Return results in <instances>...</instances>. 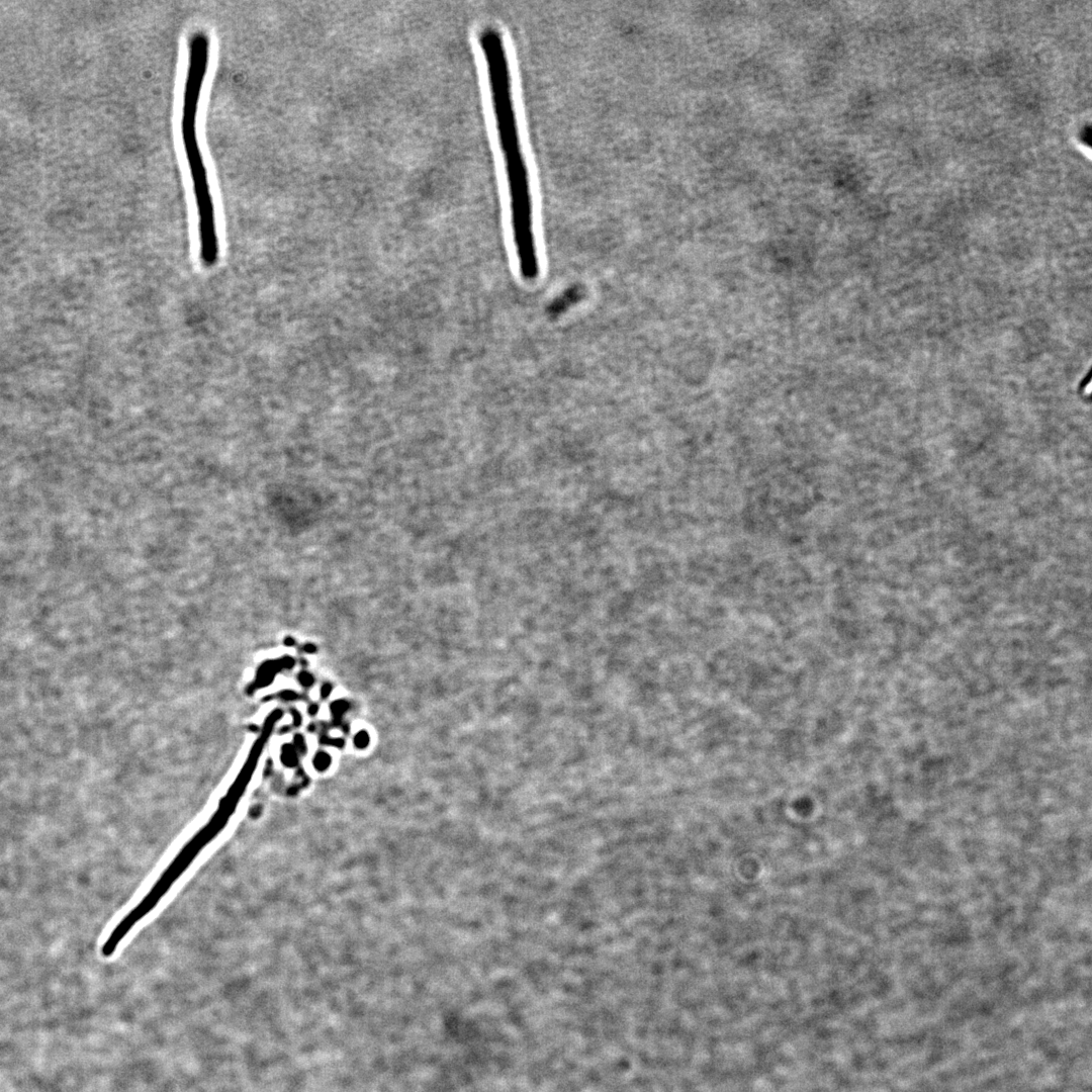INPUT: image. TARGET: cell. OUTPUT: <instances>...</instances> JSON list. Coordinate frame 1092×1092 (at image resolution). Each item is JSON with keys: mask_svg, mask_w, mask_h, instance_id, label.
Segmentation results:
<instances>
[{"mask_svg": "<svg viewBox=\"0 0 1092 1092\" xmlns=\"http://www.w3.org/2000/svg\"><path fill=\"white\" fill-rule=\"evenodd\" d=\"M200 91L188 88L183 93L181 132L193 182L198 214L199 260L204 268L214 267L219 258L214 205L206 167L196 133V117Z\"/></svg>", "mask_w": 1092, "mask_h": 1092, "instance_id": "obj_1", "label": "cell"}]
</instances>
